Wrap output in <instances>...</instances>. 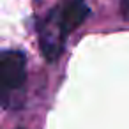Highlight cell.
I'll use <instances>...</instances> for the list:
<instances>
[{"mask_svg":"<svg viewBox=\"0 0 129 129\" xmlns=\"http://www.w3.org/2000/svg\"><path fill=\"white\" fill-rule=\"evenodd\" d=\"M122 13L125 18H129V0H122Z\"/></svg>","mask_w":129,"mask_h":129,"instance_id":"3957f363","label":"cell"},{"mask_svg":"<svg viewBox=\"0 0 129 129\" xmlns=\"http://www.w3.org/2000/svg\"><path fill=\"white\" fill-rule=\"evenodd\" d=\"M18 129H23V127H18Z\"/></svg>","mask_w":129,"mask_h":129,"instance_id":"277c9868","label":"cell"},{"mask_svg":"<svg viewBox=\"0 0 129 129\" xmlns=\"http://www.w3.org/2000/svg\"><path fill=\"white\" fill-rule=\"evenodd\" d=\"M87 16L88 6L85 4V0H64L46 18L41 28V50L50 62L60 57L67 34L76 30Z\"/></svg>","mask_w":129,"mask_h":129,"instance_id":"6da1fadb","label":"cell"},{"mask_svg":"<svg viewBox=\"0 0 129 129\" xmlns=\"http://www.w3.org/2000/svg\"><path fill=\"white\" fill-rule=\"evenodd\" d=\"M25 55L21 51L7 50L0 57V85L4 92L16 90L25 83L27 69H25Z\"/></svg>","mask_w":129,"mask_h":129,"instance_id":"7a4b0ae2","label":"cell"}]
</instances>
